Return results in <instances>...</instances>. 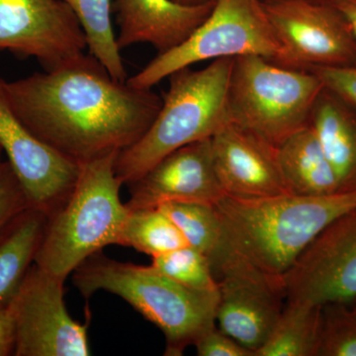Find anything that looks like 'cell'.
<instances>
[{
    "label": "cell",
    "instance_id": "cell-1",
    "mask_svg": "<svg viewBox=\"0 0 356 356\" xmlns=\"http://www.w3.org/2000/svg\"><path fill=\"white\" fill-rule=\"evenodd\" d=\"M3 88L30 132L77 163L132 146L163 103L152 89L116 81L88 53L56 69L3 79Z\"/></svg>",
    "mask_w": 356,
    "mask_h": 356
},
{
    "label": "cell",
    "instance_id": "cell-2",
    "mask_svg": "<svg viewBox=\"0 0 356 356\" xmlns=\"http://www.w3.org/2000/svg\"><path fill=\"white\" fill-rule=\"evenodd\" d=\"M355 207L356 191L252 199L225 196L214 205L221 222L222 252L281 287L283 276L313 238Z\"/></svg>",
    "mask_w": 356,
    "mask_h": 356
},
{
    "label": "cell",
    "instance_id": "cell-3",
    "mask_svg": "<svg viewBox=\"0 0 356 356\" xmlns=\"http://www.w3.org/2000/svg\"><path fill=\"white\" fill-rule=\"evenodd\" d=\"M232 65L233 58H218L202 70L184 67L168 77L170 88L153 123L117 154L115 172L122 184L139 179L177 149L211 139L231 122L227 95Z\"/></svg>",
    "mask_w": 356,
    "mask_h": 356
},
{
    "label": "cell",
    "instance_id": "cell-4",
    "mask_svg": "<svg viewBox=\"0 0 356 356\" xmlns=\"http://www.w3.org/2000/svg\"><path fill=\"white\" fill-rule=\"evenodd\" d=\"M72 282L86 299L106 291L130 304L165 334V355H182L201 334L216 325L219 293L193 291L151 266L117 261L102 250L77 267Z\"/></svg>",
    "mask_w": 356,
    "mask_h": 356
},
{
    "label": "cell",
    "instance_id": "cell-5",
    "mask_svg": "<svg viewBox=\"0 0 356 356\" xmlns=\"http://www.w3.org/2000/svg\"><path fill=\"white\" fill-rule=\"evenodd\" d=\"M117 154L79 163L69 197L47 218L34 261L46 273L65 280L91 255L120 245L129 209L115 172Z\"/></svg>",
    "mask_w": 356,
    "mask_h": 356
},
{
    "label": "cell",
    "instance_id": "cell-6",
    "mask_svg": "<svg viewBox=\"0 0 356 356\" xmlns=\"http://www.w3.org/2000/svg\"><path fill=\"white\" fill-rule=\"evenodd\" d=\"M323 88L310 70L283 67L259 56L234 58L227 95L229 119L278 147L309 125Z\"/></svg>",
    "mask_w": 356,
    "mask_h": 356
},
{
    "label": "cell",
    "instance_id": "cell-7",
    "mask_svg": "<svg viewBox=\"0 0 356 356\" xmlns=\"http://www.w3.org/2000/svg\"><path fill=\"white\" fill-rule=\"evenodd\" d=\"M259 56L280 65L282 49L259 0H215L214 8L184 43L158 54L137 74L134 88L152 89L177 72L197 63Z\"/></svg>",
    "mask_w": 356,
    "mask_h": 356
},
{
    "label": "cell",
    "instance_id": "cell-8",
    "mask_svg": "<svg viewBox=\"0 0 356 356\" xmlns=\"http://www.w3.org/2000/svg\"><path fill=\"white\" fill-rule=\"evenodd\" d=\"M264 4L282 49L283 67L356 65V39L343 14L330 3L282 0Z\"/></svg>",
    "mask_w": 356,
    "mask_h": 356
},
{
    "label": "cell",
    "instance_id": "cell-9",
    "mask_svg": "<svg viewBox=\"0 0 356 356\" xmlns=\"http://www.w3.org/2000/svg\"><path fill=\"white\" fill-rule=\"evenodd\" d=\"M65 280L33 264L10 304L14 356H88V321L74 320L65 303Z\"/></svg>",
    "mask_w": 356,
    "mask_h": 356
},
{
    "label": "cell",
    "instance_id": "cell-10",
    "mask_svg": "<svg viewBox=\"0 0 356 356\" xmlns=\"http://www.w3.org/2000/svg\"><path fill=\"white\" fill-rule=\"evenodd\" d=\"M287 300L356 302V207L318 234L281 280Z\"/></svg>",
    "mask_w": 356,
    "mask_h": 356
},
{
    "label": "cell",
    "instance_id": "cell-11",
    "mask_svg": "<svg viewBox=\"0 0 356 356\" xmlns=\"http://www.w3.org/2000/svg\"><path fill=\"white\" fill-rule=\"evenodd\" d=\"M88 50L76 16L62 0H0V51L56 69Z\"/></svg>",
    "mask_w": 356,
    "mask_h": 356
},
{
    "label": "cell",
    "instance_id": "cell-12",
    "mask_svg": "<svg viewBox=\"0 0 356 356\" xmlns=\"http://www.w3.org/2000/svg\"><path fill=\"white\" fill-rule=\"evenodd\" d=\"M0 146L30 206L47 216L69 197L81 165L30 132L9 105L0 79Z\"/></svg>",
    "mask_w": 356,
    "mask_h": 356
},
{
    "label": "cell",
    "instance_id": "cell-13",
    "mask_svg": "<svg viewBox=\"0 0 356 356\" xmlns=\"http://www.w3.org/2000/svg\"><path fill=\"white\" fill-rule=\"evenodd\" d=\"M214 273L219 278L217 327L254 356L282 312V287L229 254L222 255Z\"/></svg>",
    "mask_w": 356,
    "mask_h": 356
},
{
    "label": "cell",
    "instance_id": "cell-14",
    "mask_svg": "<svg viewBox=\"0 0 356 356\" xmlns=\"http://www.w3.org/2000/svg\"><path fill=\"white\" fill-rule=\"evenodd\" d=\"M129 186V210L172 203L215 205L226 196L215 168L211 139L168 154Z\"/></svg>",
    "mask_w": 356,
    "mask_h": 356
},
{
    "label": "cell",
    "instance_id": "cell-15",
    "mask_svg": "<svg viewBox=\"0 0 356 356\" xmlns=\"http://www.w3.org/2000/svg\"><path fill=\"white\" fill-rule=\"evenodd\" d=\"M211 144L226 196L252 199L288 193L277 147L232 122L211 138Z\"/></svg>",
    "mask_w": 356,
    "mask_h": 356
},
{
    "label": "cell",
    "instance_id": "cell-16",
    "mask_svg": "<svg viewBox=\"0 0 356 356\" xmlns=\"http://www.w3.org/2000/svg\"><path fill=\"white\" fill-rule=\"evenodd\" d=\"M215 0L182 4L175 0H115L113 13L119 31V49L152 44L159 54L184 43L207 19Z\"/></svg>",
    "mask_w": 356,
    "mask_h": 356
},
{
    "label": "cell",
    "instance_id": "cell-17",
    "mask_svg": "<svg viewBox=\"0 0 356 356\" xmlns=\"http://www.w3.org/2000/svg\"><path fill=\"white\" fill-rule=\"evenodd\" d=\"M309 125L337 173L341 191H356L355 107L324 86Z\"/></svg>",
    "mask_w": 356,
    "mask_h": 356
},
{
    "label": "cell",
    "instance_id": "cell-18",
    "mask_svg": "<svg viewBox=\"0 0 356 356\" xmlns=\"http://www.w3.org/2000/svg\"><path fill=\"white\" fill-rule=\"evenodd\" d=\"M277 154L288 193L325 196L343 192L337 173L310 125L281 143Z\"/></svg>",
    "mask_w": 356,
    "mask_h": 356
},
{
    "label": "cell",
    "instance_id": "cell-19",
    "mask_svg": "<svg viewBox=\"0 0 356 356\" xmlns=\"http://www.w3.org/2000/svg\"><path fill=\"white\" fill-rule=\"evenodd\" d=\"M47 218L42 211L28 208L0 238V308L10 306L34 264Z\"/></svg>",
    "mask_w": 356,
    "mask_h": 356
},
{
    "label": "cell",
    "instance_id": "cell-20",
    "mask_svg": "<svg viewBox=\"0 0 356 356\" xmlns=\"http://www.w3.org/2000/svg\"><path fill=\"white\" fill-rule=\"evenodd\" d=\"M322 306L287 300L266 343L254 356H316Z\"/></svg>",
    "mask_w": 356,
    "mask_h": 356
},
{
    "label": "cell",
    "instance_id": "cell-21",
    "mask_svg": "<svg viewBox=\"0 0 356 356\" xmlns=\"http://www.w3.org/2000/svg\"><path fill=\"white\" fill-rule=\"evenodd\" d=\"M76 16L86 36L89 55L119 81L128 79L112 23V0H62Z\"/></svg>",
    "mask_w": 356,
    "mask_h": 356
},
{
    "label": "cell",
    "instance_id": "cell-22",
    "mask_svg": "<svg viewBox=\"0 0 356 356\" xmlns=\"http://www.w3.org/2000/svg\"><path fill=\"white\" fill-rule=\"evenodd\" d=\"M121 245L153 257L187 245L175 222L159 208L129 210Z\"/></svg>",
    "mask_w": 356,
    "mask_h": 356
},
{
    "label": "cell",
    "instance_id": "cell-23",
    "mask_svg": "<svg viewBox=\"0 0 356 356\" xmlns=\"http://www.w3.org/2000/svg\"><path fill=\"white\" fill-rule=\"evenodd\" d=\"M158 208L175 222L187 245L206 255L212 266L224 243L221 222L214 205L172 203Z\"/></svg>",
    "mask_w": 356,
    "mask_h": 356
},
{
    "label": "cell",
    "instance_id": "cell-24",
    "mask_svg": "<svg viewBox=\"0 0 356 356\" xmlns=\"http://www.w3.org/2000/svg\"><path fill=\"white\" fill-rule=\"evenodd\" d=\"M151 266L158 273L193 291L211 294L219 293V283L209 259L189 245L153 257Z\"/></svg>",
    "mask_w": 356,
    "mask_h": 356
},
{
    "label": "cell",
    "instance_id": "cell-25",
    "mask_svg": "<svg viewBox=\"0 0 356 356\" xmlns=\"http://www.w3.org/2000/svg\"><path fill=\"white\" fill-rule=\"evenodd\" d=\"M316 356H356V305L327 303L322 306Z\"/></svg>",
    "mask_w": 356,
    "mask_h": 356
},
{
    "label": "cell",
    "instance_id": "cell-26",
    "mask_svg": "<svg viewBox=\"0 0 356 356\" xmlns=\"http://www.w3.org/2000/svg\"><path fill=\"white\" fill-rule=\"evenodd\" d=\"M31 207L8 161L0 165V238L21 213Z\"/></svg>",
    "mask_w": 356,
    "mask_h": 356
},
{
    "label": "cell",
    "instance_id": "cell-27",
    "mask_svg": "<svg viewBox=\"0 0 356 356\" xmlns=\"http://www.w3.org/2000/svg\"><path fill=\"white\" fill-rule=\"evenodd\" d=\"M199 356H254V353L222 332L217 325L206 330L193 344Z\"/></svg>",
    "mask_w": 356,
    "mask_h": 356
},
{
    "label": "cell",
    "instance_id": "cell-28",
    "mask_svg": "<svg viewBox=\"0 0 356 356\" xmlns=\"http://www.w3.org/2000/svg\"><path fill=\"white\" fill-rule=\"evenodd\" d=\"M308 70L321 79L325 88L334 91L356 108V65L315 67Z\"/></svg>",
    "mask_w": 356,
    "mask_h": 356
},
{
    "label": "cell",
    "instance_id": "cell-29",
    "mask_svg": "<svg viewBox=\"0 0 356 356\" xmlns=\"http://www.w3.org/2000/svg\"><path fill=\"white\" fill-rule=\"evenodd\" d=\"M16 327L10 306L0 308V356H14Z\"/></svg>",
    "mask_w": 356,
    "mask_h": 356
},
{
    "label": "cell",
    "instance_id": "cell-30",
    "mask_svg": "<svg viewBox=\"0 0 356 356\" xmlns=\"http://www.w3.org/2000/svg\"><path fill=\"white\" fill-rule=\"evenodd\" d=\"M332 6L343 14L356 39V0H334Z\"/></svg>",
    "mask_w": 356,
    "mask_h": 356
},
{
    "label": "cell",
    "instance_id": "cell-31",
    "mask_svg": "<svg viewBox=\"0 0 356 356\" xmlns=\"http://www.w3.org/2000/svg\"><path fill=\"white\" fill-rule=\"evenodd\" d=\"M261 3H273V2L282 1V0H259ZM311 1L324 2V3L332 4L334 0H311Z\"/></svg>",
    "mask_w": 356,
    "mask_h": 356
},
{
    "label": "cell",
    "instance_id": "cell-32",
    "mask_svg": "<svg viewBox=\"0 0 356 356\" xmlns=\"http://www.w3.org/2000/svg\"><path fill=\"white\" fill-rule=\"evenodd\" d=\"M175 1L182 4H199L208 1V0H175Z\"/></svg>",
    "mask_w": 356,
    "mask_h": 356
},
{
    "label": "cell",
    "instance_id": "cell-33",
    "mask_svg": "<svg viewBox=\"0 0 356 356\" xmlns=\"http://www.w3.org/2000/svg\"><path fill=\"white\" fill-rule=\"evenodd\" d=\"M2 156H3V151H2V147L0 146V165L3 163L4 161H2Z\"/></svg>",
    "mask_w": 356,
    "mask_h": 356
},
{
    "label": "cell",
    "instance_id": "cell-34",
    "mask_svg": "<svg viewBox=\"0 0 356 356\" xmlns=\"http://www.w3.org/2000/svg\"><path fill=\"white\" fill-rule=\"evenodd\" d=\"M351 304H355V305H356V302H355V303H351Z\"/></svg>",
    "mask_w": 356,
    "mask_h": 356
}]
</instances>
